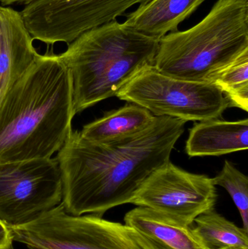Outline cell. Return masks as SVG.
Here are the masks:
<instances>
[{
	"instance_id": "cell-1",
	"label": "cell",
	"mask_w": 248,
	"mask_h": 249,
	"mask_svg": "<svg viewBox=\"0 0 248 249\" xmlns=\"http://www.w3.org/2000/svg\"><path fill=\"white\" fill-rule=\"evenodd\" d=\"M186 121L154 117L147 128L117 142L98 143L71 130L56 160L62 179V203L74 216H102L131 203L146 178L170 161Z\"/></svg>"
},
{
	"instance_id": "cell-2",
	"label": "cell",
	"mask_w": 248,
	"mask_h": 249,
	"mask_svg": "<svg viewBox=\"0 0 248 249\" xmlns=\"http://www.w3.org/2000/svg\"><path fill=\"white\" fill-rule=\"evenodd\" d=\"M74 116L69 70L59 55L39 54L0 105V162L52 158Z\"/></svg>"
},
{
	"instance_id": "cell-3",
	"label": "cell",
	"mask_w": 248,
	"mask_h": 249,
	"mask_svg": "<svg viewBox=\"0 0 248 249\" xmlns=\"http://www.w3.org/2000/svg\"><path fill=\"white\" fill-rule=\"evenodd\" d=\"M158 41L116 20L90 29L60 54L73 83L75 115L116 96L140 71L153 66Z\"/></svg>"
},
{
	"instance_id": "cell-4",
	"label": "cell",
	"mask_w": 248,
	"mask_h": 249,
	"mask_svg": "<svg viewBox=\"0 0 248 249\" xmlns=\"http://www.w3.org/2000/svg\"><path fill=\"white\" fill-rule=\"evenodd\" d=\"M248 50V0H218L203 20L159 40L153 67L175 78L214 83Z\"/></svg>"
},
{
	"instance_id": "cell-5",
	"label": "cell",
	"mask_w": 248,
	"mask_h": 249,
	"mask_svg": "<svg viewBox=\"0 0 248 249\" xmlns=\"http://www.w3.org/2000/svg\"><path fill=\"white\" fill-rule=\"evenodd\" d=\"M154 117L186 121L221 118L228 101L215 83H198L165 75L153 66L140 71L116 95Z\"/></svg>"
},
{
	"instance_id": "cell-6",
	"label": "cell",
	"mask_w": 248,
	"mask_h": 249,
	"mask_svg": "<svg viewBox=\"0 0 248 249\" xmlns=\"http://www.w3.org/2000/svg\"><path fill=\"white\" fill-rule=\"evenodd\" d=\"M29 249H141L129 228L96 214L74 216L62 203L26 225L10 227Z\"/></svg>"
},
{
	"instance_id": "cell-7",
	"label": "cell",
	"mask_w": 248,
	"mask_h": 249,
	"mask_svg": "<svg viewBox=\"0 0 248 249\" xmlns=\"http://www.w3.org/2000/svg\"><path fill=\"white\" fill-rule=\"evenodd\" d=\"M62 197L56 158L0 162V219L9 227L32 222Z\"/></svg>"
},
{
	"instance_id": "cell-8",
	"label": "cell",
	"mask_w": 248,
	"mask_h": 249,
	"mask_svg": "<svg viewBox=\"0 0 248 249\" xmlns=\"http://www.w3.org/2000/svg\"><path fill=\"white\" fill-rule=\"evenodd\" d=\"M151 0H35L20 16L32 39L69 45L83 33L116 20L130 7Z\"/></svg>"
},
{
	"instance_id": "cell-9",
	"label": "cell",
	"mask_w": 248,
	"mask_h": 249,
	"mask_svg": "<svg viewBox=\"0 0 248 249\" xmlns=\"http://www.w3.org/2000/svg\"><path fill=\"white\" fill-rule=\"evenodd\" d=\"M217 197L213 178L188 172L170 160L146 178L131 203L191 226L198 216L214 209Z\"/></svg>"
},
{
	"instance_id": "cell-10",
	"label": "cell",
	"mask_w": 248,
	"mask_h": 249,
	"mask_svg": "<svg viewBox=\"0 0 248 249\" xmlns=\"http://www.w3.org/2000/svg\"><path fill=\"white\" fill-rule=\"evenodd\" d=\"M20 13L0 6V105L39 53Z\"/></svg>"
},
{
	"instance_id": "cell-11",
	"label": "cell",
	"mask_w": 248,
	"mask_h": 249,
	"mask_svg": "<svg viewBox=\"0 0 248 249\" xmlns=\"http://www.w3.org/2000/svg\"><path fill=\"white\" fill-rule=\"evenodd\" d=\"M124 221L141 249H204L191 226L149 208L137 206L125 214Z\"/></svg>"
},
{
	"instance_id": "cell-12",
	"label": "cell",
	"mask_w": 248,
	"mask_h": 249,
	"mask_svg": "<svg viewBox=\"0 0 248 249\" xmlns=\"http://www.w3.org/2000/svg\"><path fill=\"white\" fill-rule=\"evenodd\" d=\"M248 147V120L221 118L200 121L189 130L186 152L189 157L221 156Z\"/></svg>"
},
{
	"instance_id": "cell-13",
	"label": "cell",
	"mask_w": 248,
	"mask_h": 249,
	"mask_svg": "<svg viewBox=\"0 0 248 249\" xmlns=\"http://www.w3.org/2000/svg\"><path fill=\"white\" fill-rule=\"evenodd\" d=\"M205 0H151L127 16L126 27L160 40L189 18Z\"/></svg>"
},
{
	"instance_id": "cell-14",
	"label": "cell",
	"mask_w": 248,
	"mask_h": 249,
	"mask_svg": "<svg viewBox=\"0 0 248 249\" xmlns=\"http://www.w3.org/2000/svg\"><path fill=\"white\" fill-rule=\"evenodd\" d=\"M154 119V115L145 108L130 103L85 124L80 133L82 137L93 143H112L139 133Z\"/></svg>"
},
{
	"instance_id": "cell-15",
	"label": "cell",
	"mask_w": 248,
	"mask_h": 249,
	"mask_svg": "<svg viewBox=\"0 0 248 249\" xmlns=\"http://www.w3.org/2000/svg\"><path fill=\"white\" fill-rule=\"evenodd\" d=\"M192 228L204 249H248V231L214 209L198 216Z\"/></svg>"
},
{
	"instance_id": "cell-16",
	"label": "cell",
	"mask_w": 248,
	"mask_h": 249,
	"mask_svg": "<svg viewBox=\"0 0 248 249\" xmlns=\"http://www.w3.org/2000/svg\"><path fill=\"white\" fill-rule=\"evenodd\" d=\"M214 83L228 101L229 107L248 111V50L215 79Z\"/></svg>"
},
{
	"instance_id": "cell-17",
	"label": "cell",
	"mask_w": 248,
	"mask_h": 249,
	"mask_svg": "<svg viewBox=\"0 0 248 249\" xmlns=\"http://www.w3.org/2000/svg\"><path fill=\"white\" fill-rule=\"evenodd\" d=\"M214 184L225 189L237 206L242 220L243 228L248 231V178L239 171L232 162H224L221 172L213 178Z\"/></svg>"
},
{
	"instance_id": "cell-18",
	"label": "cell",
	"mask_w": 248,
	"mask_h": 249,
	"mask_svg": "<svg viewBox=\"0 0 248 249\" xmlns=\"http://www.w3.org/2000/svg\"><path fill=\"white\" fill-rule=\"evenodd\" d=\"M13 241L10 227L0 219V249H13Z\"/></svg>"
},
{
	"instance_id": "cell-19",
	"label": "cell",
	"mask_w": 248,
	"mask_h": 249,
	"mask_svg": "<svg viewBox=\"0 0 248 249\" xmlns=\"http://www.w3.org/2000/svg\"><path fill=\"white\" fill-rule=\"evenodd\" d=\"M35 0H0V2L2 4V5H10V4H16V3H19V4H29L30 3L33 2Z\"/></svg>"
}]
</instances>
